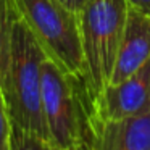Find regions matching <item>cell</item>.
<instances>
[{
    "label": "cell",
    "instance_id": "cell-3",
    "mask_svg": "<svg viewBox=\"0 0 150 150\" xmlns=\"http://www.w3.org/2000/svg\"><path fill=\"white\" fill-rule=\"evenodd\" d=\"M11 4L39 40L47 58L73 79L97 91L86 60L78 16L58 0H11Z\"/></svg>",
    "mask_w": 150,
    "mask_h": 150
},
{
    "label": "cell",
    "instance_id": "cell-12",
    "mask_svg": "<svg viewBox=\"0 0 150 150\" xmlns=\"http://www.w3.org/2000/svg\"><path fill=\"white\" fill-rule=\"evenodd\" d=\"M126 4H127V7L150 16V0H126Z\"/></svg>",
    "mask_w": 150,
    "mask_h": 150
},
{
    "label": "cell",
    "instance_id": "cell-5",
    "mask_svg": "<svg viewBox=\"0 0 150 150\" xmlns=\"http://www.w3.org/2000/svg\"><path fill=\"white\" fill-rule=\"evenodd\" d=\"M150 111V58L131 76L102 92L105 120H121Z\"/></svg>",
    "mask_w": 150,
    "mask_h": 150
},
{
    "label": "cell",
    "instance_id": "cell-9",
    "mask_svg": "<svg viewBox=\"0 0 150 150\" xmlns=\"http://www.w3.org/2000/svg\"><path fill=\"white\" fill-rule=\"evenodd\" d=\"M11 150H62L50 142L11 126Z\"/></svg>",
    "mask_w": 150,
    "mask_h": 150
},
{
    "label": "cell",
    "instance_id": "cell-1",
    "mask_svg": "<svg viewBox=\"0 0 150 150\" xmlns=\"http://www.w3.org/2000/svg\"><path fill=\"white\" fill-rule=\"evenodd\" d=\"M42 103L52 145L62 150H97L105 123L102 95L47 57L42 62Z\"/></svg>",
    "mask_w": 150,
    "mask_h": 150
},
{
    "label": "cell",
    "instance_id": "cell-11",
    "mask_svg": "<svg viewBox=\"0 0 150 150\" xmlns=\"http://www.w3.org/2000/svg\"><path fill=\"white\" fill-rule=\"evenodd\" d=\"M58 2L65 5L68 10H71L79 20V16H81V13L84 11V8H86V5H87L89 0H58Z\"/></svg>",
    "mask_w": 150,
    "mask_h": 150
},
{
    "label": "cell",
    "instance_id": "cell-4",
    "mask_svg": "<svg viewBox=\"0 0 150 150\" xmlns=\"http://www.w3.org/2000/svg\"><path fill=\"white\" fill-rule=\"evenodd\" d=\"M126 16V0H89L79 16L86 60L100 95L113 74Z\"/></svg>",
    "mask_w": 150,
    "mask_h": 150
},
{
    "label": "cell",
    "instance_id": "cell-8",
    "mask_svg": "<svg viewBox=\"0 0 150 150\" xmlns=\"http://www.w3.org/2000/svg\"><path fill=\"white\" fill-rule=\"evenodd\" d=\"M11 47V8L10 0H0V86L10 58Z\"/></svg>",
    "mask_w": 150,
    "mask_h": 150
},
{
    "label": "cell",
    "instance_id": "cell-10",
    "mask_svg": "<svg viewBox=\"0 0 150 150\" xmlns=\"http://www.w3.org/2000/svg\"><path fill=\"white\" fill-rule=\"evenodd\" d=\"M0 150H11V121L0 91Z\"/></svg>",
    "mask_w": 150,
    "mask_h": 150
},
{
    "label": "cell",
    "instance_id": "cell-7",
    "mask_svg": "<svg viewBox=\"0 0 150 150\" xmlns=\"http://www.w3.org/2000/svg\"><path fill=\"white\" fill-rule=\"evenodd\" d=\"M97 150H150V111L105 120Z\"/></svg>",
    "mask_w": 150,
    "mask_h": 150
},
{
    "label": "cell",
    "instance_id": "cell-2",
    "mask_svg": "<svg viewBox=\"0 0 150 150\" xmlns=\"http://www.w3.org/2000/svg\"><path fill=\"white\" fill-rule=\"evenodd\" d=\"M11 8V47L0 91L11 126L50 142L42 103V62L45 52L26 21Z\"/></svg>",
    "mask_w": 150,
    "mask_h": 150
},
{
    "label": "cell",
    "instance_id": "cell-6",
    "mask_svg": "<svg viewBox=\"0 0 150 150\" xmlns=\"http://www.w3.org/2000/svg\"><path fill=\"white\" fill-rule=\"evenodd\" d=\"M150 58V16L127 7L123 37L110 84H118L136 73ZM108 84V86H110Z\"/></svg>",
    "mask_w": 150,
    "mask_h": 150
}]
</instances>
